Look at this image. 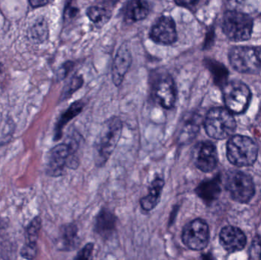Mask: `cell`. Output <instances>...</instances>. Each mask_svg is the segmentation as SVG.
<instances>
[{
    "label": "cell",
    "instance_id": "obj_1",
    "mask_svg": "<svg viewBox=\"0 0 261 260\" xmlns=\"http://www.w3.org/2000/svg\"><path fill=\"white\" fill-rule=\"evenodd\" d=\"M122 122L118 117H112L102 125L95 142V163L102 166L117 146L122 133Z\"/></svg>",
    "mask_w": 261,
    "mask_h": 260
},
{
    "label": "cell",
    "instance_id": "obj_2",
    "mask_svg": "<svg viewBox=\"0 0 261 260\" xmlns=\"http://www.w3.org/2000/svg\"><path fill=\"white\" fill-rule=\"evenodd\" d=\"M205 132L212 138L222 140L230 137L236 129V122L231 112L226 108H212L204 120Z\"/></svg>",
    "mask_w": 261,
    "mask_h": 260
},
{
    "label": "cell",
    "instance_id": "obj_3",
    "mask_svg": "<svg viewBox=\"0 0 261 260\" xmlns=\"http://www.w3.org/2000/svg\"><path fill=\"white\" fill-rule=\"evenodd\" d=\"M257 145L246 136H232L227 143V157L230 163L239 167L249 166L257 158Z\"/></svg>",
    "mask_w": 261,
    "mask_h": 260
},
{
    "label": "cell",
    "instance_id": "obj_4",
    "mask_svg": "<svg viewBox=\"0 0 261 260\" xmlns=\"http://www.w3.org/2000/svg\"><path fill=\"white\" fill-rule=\"evenodd\" d=\"M230 64L239 73L257 74L261 70V49L250 46H237L230 50Z\"/></svg>",
    "mask_w": 261,
    "mask_h": 260
},
{
    "label": "cell",
    "instance_id": "obj_5",
    "mask_svg": "<svg viewBox=\"0 0 261 260\" xmlns=\"http://www.w3.org/2000/svg\"><path fill=\"white\" fill-rule=\"evenodd\" d=\"M222 29L231 41H247L251 38L252 34L253 20L243 12L227 11L224 15Z\"/></svg>",
    "mask_w": 261,
    "mask_h": 260
},
{
    "label": "cell",
    "instance_id": "obj_6",
    "mask_svg": "<svg viewBox=\"0 0 261 260\" xmlns=\"http://www.w3.org/2000/svg\"><path fill=\"white\" fill-rule=\"evenodd\" d=\"M78 143L76 140H68L67 143H61L51 150L49 156L48 171L50 175L58 177L64 172L66 166L75 169L77 167L78 160L76 158Z\"/></svg>",
    "mask_w": 261,
    "mask_h": 260
},
{
    "label": "cell",
    "instance_id": "obj_7",
    "mask_svg": "<svg viewBox=\"0 0 261 260\" xmlns=\"http://www.w3.org/2000/svg\"><path fill=\"white\" fill-rule=\"evenodd\" d=\"M225 186L232 199L242 204L249 203L255 193L252 179L241 171H229L225 177Z\"/></svg>",
    "mask_w": 261,
    "mask_h": 260
},
{
    "label": "cell",
    "instance_id": "obj_8",
    "mask_svg": "<svg viewBox=\"0 0 261 260\" xmlns=\"http://www.w3.org/2000/svg\"><path fill=\"white\" fill-rule=\"evenodd\" d=\"M223 97L227 109L230 112H245L251 101V93L248 85L239 80L228 82L223 88Z\"/></svg>",
    "mask_w": 261,
    "mask_h": 260
},
{
    "label": "cell",
    "instance_id": "obj_9",
    "mask_svg": "<svg viewBox=\"0 0 261 260\" xmlns=\"http://www.w3.org/2000/svg\"><path fill=\"white\" fill-rule=\"evenodd\" d=\"M210 237V227L206 221L196 218L184 226L181 239L190 250L200 251L208 246Z\"/></svg>",
    "mask_w": 261,
    "mask_h": 260
},
{
    "label": "cell",
    "instance_id": "obj_10",
    "mask_svg": "<svg viewBox=\"0 0 261 260\" xmlns=\"http://www.w3.org/2000/svg\"><path fill=\"white\" fill-rule=\"evenodd\" d=\"M153 93L158 103L166 109L174 106L176 100V90L174 81L168 73L161 74L155 80Z\"/></svg>",
    "mask_w": 261,
    "mask_h": 260
},
{
    "label": "cell",
    "instance_id": "obj_11",
    "mask_svg": "<svg viewBox=\"0 0 261 260\" xmlns=\"http://www.w3.org/2000/svg\"><path fill=\"white\" fill-rule=\"evenodd\" d=\"M149 36L156 44L170 45L176 42L177 32L174 20L168 15L160 17L150 28Z\"/></svg>",
    "mask_w": 261,
    "mask_h": 260
},
{
    "label": "cell",
    "instance_id": "obj_12",
    "mask_svg": "<svg viewBox=\"0 0 261 260\" xmlns=\"http://www.w3.org/2000/svg\"><path fill=\"white\" fill-rule=\"evenodd\" d=\"M194 161L196 167L204 172L214 170L219 162L216 146L210 141L200 142L194 149Z\"/></svg>",
    "mask_w": 261,
    "mask_h": 260
},
{
    "label": "cell",
    "instance_id": "obj_13",
    "mask_svg": "<svg viewBox=\"0 0 261 260\" xmlns=\"http://www.w3.org/2000/svg\"><path fill=\"white\" fill-rule=\"evenodd\" d=\"M132 64V53L129 47L126 43H124L117 50L113 67H112V78L113 83L119 86L123 82L125 75L129 70Z\"/></svg>",
    "mask_w": 261,
    "mask_h": 260
},
{
    "label": "cell",
    "instance_id": "obj_14",
    "mask_svg": "<svg viewBox=\"0 0 261 260\" xmlns=\"http://www.w3.org/2000/svg\"><path fill=\"white\" fill-rule=\"evenodd\" d=\"M221 245L230 253L242 250L247 244V238L242 230L233 226L223 227L219 235Z\"/></svg>",
    "mask_w": 261,
    "mask_h": 260
},
{
    "label": "cell",
    "instance_id": "obj_15",
    "mask_svg": "<svg viewBox=\"0 0 261 260\" xmlns=\"http://www.w3.org/2000/svg\"><path fill=\"white\" fill-rule=\"evenodd\" d=\"M117 221V217L112 211L102 209L95 218L94 232L103 239H109L116 230Z\"/></svg>",
    "mask_w": 261,
    "mask_h": 260
},
{
    "label": "cell",
    "instance_id": "obj_16",
    "mask_svg": "<svg viewBox=\"0 0 261 260\" xmlns=\"http://www.w3.org/2000/svg\"><path fill=\"white\" fill-rule=\"evenodd\" d=\"M164 180L161 177H155L154 180L150 183L148 188V194L143 197L140 201L141 209L144 212H150L153 210L161 201V194L164 189Z\"/></svg>",
    "mask_w": 261,
    "mask_h": 260
},
{
    "label": "cell",
    "instance_id": "obj_17",
    "mask_svg": "<svg viewBox=\"0 0 261 260\" xmlns=\"http://www.w3.org/2000/svg\"><path fill=\"white\" fill-rule=\"evenodd\" d=\"M196 193L206 205H210L219 198L221 193L220 179L219 177L213 180L202 182L196 187Z\"/></svg>",
    "mask_w": 261,
    "mask_h": 260
},
{
    "label": "cell",
    "instance_id": "obj_18",
    "mask_svg": "<svg viewBox=\"0 0 261 260\" xmlns=\"http://www.w3.org/2000/svg\"><path fill=\"white\" fill-rule=\"evenodd\" d=\"M61 247L65 251L75 250L80 245L78 227L75 224H68L61 228L60 238Z\"/></svg>",
    "mask_w": 261,
    "mask_h": 260
},
{
    "label": "cell",
    "instance_id": "obj_19",
    "mask_svg": "<svg viewBox=\"0 0 261 260\" xmlns=\"http://www.w3.org/2000/svg\"><path fill=\"white\" fill-rule=\"evenodd\" d=\"M150 13V5L147 2L134 0L127 3L125 7V15L130 21L144 19Z\"/></svg>",
    "mask_w": 261,
    "mask_h": 260
},
{
    "label": "cell",
    "instance_id": "obj_20",
    "mask_svg": "<svg viewBox=\"0 0 261 260\" xmlns=\"http://www.w3.org/2000/svg\"><path fill=\"white\" fill-rule=\"evenodd\" d=\"M205 64L211 72L215 83L223 88L228 82V71L226 67L221 63L211 59L205 60Z\"/></svg>",
    "mask_w": 261,
    "mask_h": 260
},
{
    "label": "cell",
    "instance_id": "obj_21",
    "mask_svg": "<svg viewBox=\"0 0 261 260\" xmlns=\"http://www.w3.org/2000/svg\"><path fill=\"white\" fill-rule=\"evenodd\" d=\"M87 16L98 27H102L110 19V11L103 6H92L87 9Z\"/></svg>",
    "mask_w": 261,
    "mask_h": 260
},
{
    "label": "cell",
    "instance_id": "obj_22",
    "mask_svg": "<svg viewBox=\"0 0 261 260\" xmlns=\"http://www.w3.org/2000/svg\"><path fill=\"white\" fill-rule=\"evenodd\" d=\"M84 107V103L82 101H77L70 105V108L64 112V114L61 116V119L58 122V127H57L56 135L57 137H60L62 131L63 127L69 122V121L76 117L77 114L82 111Z\"/></svg>",
    "mask_w": 261,
    "mask_h": 260
},
{
    "label": "cell",
    "instance_id": "obj_23",
    "mask_svg": "<svg viewBox=\"0 0 261 260\" xmlns=\"http://www.w3.org/2000/svg\"><path fill=\"white\" fill-rule=\"evenodd\" d=\"M41 228V220L39 218H36L32 223L27 230L26 236V244L24 246L25 248L30 250H36L37 238Z\"/></svg>",
    "mask_w": 261,
    "mask_h": 260
},
{
    "label": "cell",
    "instance_id": "obj_24",
    "mask_svg": "<svg viewBox=\"0 0 261 260\" xmlns=\"http://www.w3.org/2000/svg\"><path fill=\"white\" fill-rule=\"evenodd\" d=\"M199 130V123L196 119H193L186 122L180 134L181 141L184 143L191 141L196 137Z\"/></svg>",
    "mask_w": 261,
    "mask_h": 260
},
{
    "label": "cell",
    "instance_id": "obj_25",
    "mask_svg": "<svg viewBox=\"0 0 261 260\" xmlns=\"http://www.w3.org/2000/svg\"><path fill=\"white\" fill-rule=\"evenodd\" d=\"M31 33H32V38L35 41H40V42L45 41L48 36V27L45 20H38L33 26Z\"/></svg>",
    "mask_w": 261,
    "mask_h": 260
},
{
    "label": "cell",
    "instance_id": "obj_26",
    "mask_svg": "<svg viewBox=\"0 0 261 260\" xmlns=\"http://www.w3.org/2000/svg\"><path fill=\"white\" fill-rule=\"evenodd\" d=\"M94 250V244L89 243L86 244L75 256L73 260H92L93 259V253Z\"/></svg>",
    "mask_w": 261,
    "mask_h": 260
},
{
    "label": "cell",
    "instance_id": "obj_27",
    "mask_svg": "<svg viewBox=\"0 0 261 260\" xmlns=\"http://www.w3.org/2000/svg\"><path fill=\"white\" fill-rule=\"evenodd\" d=\"M84 83V79L81 76H75L72 78L70 82L67 85V89H66L64 94L66 96H70L73 94L76 90H79L82 86Z\"/></svg>",
    "mask_w": 261,
    "mask_h": 260
},
{
    "label": "cell",
    "instance_id": "obj_28",
    "mask_svg": "<svg viewBox=\"0 0 261 260\" xmlns=\"http://www.w3.org/2000/svg\"><path fill=\"white\" fill-rule=\"evenodd\" d=\"M250 256L251 260H260L261 259V239L255 238L251 246Z\"/></svg>",
    "mask_w": 261,
    "mask_h": 260
},
{
    "label": "cell",
    "instance_id": "obj_29",
    "mask_svg": "<svg viewBox=\"0 0 261 260\" xmlns=\"http://www.w3.org/2000/svg\"><path fill=\"white\" fill-rule=\"evenodd\" d=\"M78 9L76 6H71V4L67 6L65 9V18H73L77 14Z\"/></svg>",
    "mask_w": 261,
    "mask_h": 260
},
{
    "label": "cell",
    "instance_id": "obj_30",
    "mask_svg": "<svg viewBox=\"0 0 261 260\" xmlns=\"http://www.w3.org/2000/svg\"><path fill=\"white\" fill-rule=\"evenodd\" d=\"M175 3L178 6L188 8L190 9H193V8L196 7V5L199 4V2L198 1H176Z\"/></svg>",
    "mask_w": 261,
    "mask_h": 260
},
{
    "label": "cell",
    "instance_id": "obj_31",
    "mask_svg": "<svg viewBox=\"0 0 261 260\" xmlns=\"http://www.w3.org/2000/svg\"><path fill=\"white\" fill-rule=\"evenodd\" d=\"M73 63L68 62L64 65V68H62V71L60 72L59 75L61 78H64L67 76V73L73 68Z\"/></svg>",
    "mask_w": 261,
    "mask_h": 260
},
{
    "label": "cell",
    "instance_id": "obj_32",
    "mask_svg": "<svg viewBox=\"0 0 261 260\" xmlns=\"http://www.w3.org/2000/svg\"><path fill=\"white\" fill-rule=\"evenodd\" d=\"M29 3L33 7H39V6H43L44 5L47 4L48 2L43 1V0H34V1H30Z\"/></svg>",
    "mask_w": 261,
    "mask_h": 260
},
{
    "label": "cell",
    "instance_id": "obj_33",
    "mask_svg": "<svg viewBox=\"0 0 261 260\" xmlns=\"http://www.w3.org/2000/svg\"><path fill=\"white\" fill-rule=\"evenodd\" d=\"M202 260H216V259L208 253V254L202 255Z\"/></svg>",
    "mask_w": 261,
    "mask_h": 260
},
{
    "label": "cell",
    "instance_id": "obj_34",
    "mask_svg": "<svg viewBox=\"0 0 261 260\" xmlns=\"http://www.w3.org/2000/svg\"><path fill=\"white\" fill-rule=\"evenodd\" d=\"M260 116H261V105H260Z\"/></svg>",
    "mask_w": 261,
    "mask_h": 260
},
{
    "label": "cell",
    "instance_id": "obj_35",
    "mask_svg": "<svg viewBox=\"0 0 261 260\" xmlns=\"http://www.w3.org/2000/svg\"><path fill=\"white\" fill-rule=\"evenodd\" d=\"M0 69H1V67H0Z\"/></svg>",
    "mask_w": 261,
    "mask_h": 260
}]
</instances>
